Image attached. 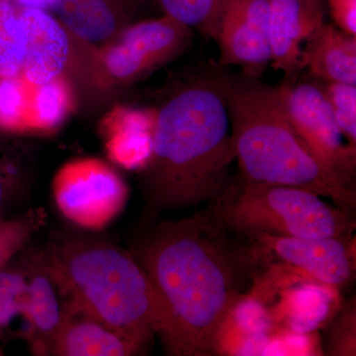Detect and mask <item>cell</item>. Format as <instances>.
<instances>
[{"label": "cell", "mask_w": 356, "mask_h": 356, "mask_svg": "<svg viewBox=\"0 0 356 356\" xmlns=\"http://www.w3.org/2000/svg\"><path fill=\"white\" fill-rule=\"evenodd\" d=\"M210 211L159 222L132 252L168 314L161 337L166 353L209 356L220 343L234 312L242 303L243 281L254 261L250 250L235 245Z\"/></svg>", "instance_id": "obj_1"}, {"label": "cell", "mask_w": 356, "mask_h": 356, "mask_svg": "<svg viewBox=\"0 0 356 356\" xmlns=\"http://www.w3.org/2000/svg\"><path fill=\"white\" fill-rule=\"evenodd\" d=\"M234 159L228 110L213 72L180 83L159 107L142 168L147 219L214 202L233 180Z\"/></svg>", "instance_id": "obj_2"}, {"label": "cell", "mask_w": 356, "mask_h": 356, "mask_svg": "<svg viewBox=\"0 0 356 356\" xmlns=\"http://www.w3.org/2000/svg\"><path fill=\"white\" fill-rule=\"evenodd\" d=\"M34 259L60 296L143 350L168 327L165 305L130 250L81 234L58 236Z\"/></svg>", "instance_id": "obj_3"}, {"label": "cell", "mask_w": 356, "mask_h": 356, "mask_svg": "<svg viewBox=\"0 0 356 356\" xmlns=\"http://www.w3.org/2000/svg\"><path fill=\"white\" fill-rule=\"evenodd\" d=\"M228 110L240 177L254 184L285 185L332 199L353 214L355 194L309 153L288 120L282 88L259 77L213 72Z\"/></svg>", "instance_id": "obj_4"}, {"label": "cell", "mask_w": 356, "mask_h": 356, "mask_svg": "<svg viewBox=\"0 0 356 356\" xmlns=\"http://www.w3.org/2000/svg\"><path fill=\"white\" fill-rule=\"evenodd\" d=\"M210 213L232 233L324 238L348 236L351 214L332 207L321 196L285 185L254 184L233 178L211 205Z\"/></svg>", "instance_id": "obj_5"}, {"label": "cell", "mask_w": 356, "mask_h": 356, "mask_svg": "<svg viewBox=\"0 0 356 356\" xmlns=\"http://www.w3.org/2000/svg\"><path fill=\"white\" fill-rule=\"evenodd\" d=\"M192 34L191 28L165 15L135 21L99 49L100 72L117 83H137L181 56Z\"/></svg>", "instance_id": "obj_6"}, {"label": "cell", "mask_w": 356, "mask_h": 356, "mask_svg": "<svg viewBox=\"0 0 356 356\" xmlns=\"http://www.w3.org/2000/svg\"><path fill=\"white\" fill-rule=\"evenodd\" d=\"M288 120L309 153L327 172L350 188L355 177V147L344 146L324 88L304 81L281 86Z\"/></svg>", "instance_id": "obj_7"}, {"label": "cell", "mask_w": 356, "mask_h": 356, "mask_svg": "<svg viewBox=\"0 0 356 356\" xmlns=\"http://www.w3.org/2000/svg\"><path fill=\"white\" fill-rule=\"evenodd\" d=\"M58 210L70 221L88 229H99L120 213L127 187L110 166L83 159L65 166L54 184Z\"/></svg>", "instance_id": "obj_8"}, {"label": "cell", "mask_w": 356, "mask_h": 356, "mask_svg": "<svg viewBox=\"0 0 356 356\" xmlns=\"http://www.w3.org/2000/svg\"><path fill=\"white\" fill-rule=\"evenodd\" d=\"M348 236L312 238L274 235L250 236L252 257L286 269L298 270L307 277L327 286L348 282L355 273V259Z\"/></svg>", "instance_id": "obj_9"}, {"label": "cell", "mask_w": 356, "mask_h": 356, "mask_svg": "<svg viewBox=\"0 0 356 356\" xmlns=\"http://www.w3.org/2000/svg\"><path fill=\"white\" fill-rule=\"evenodd\" d=\"M269 14V0H231L215 39L222 67L236 65L261 77L271 62Z\"/></svg>", "instance_id": "obj_10"}, {"label": "cell", "mask_w": 356, "mask_h": 356, "mask_svg": "<svg viewBox=\"0 0 356 356\" xmlns=\"http://www.w3.org/2000/svg\"><path fill=\"white\" fill-rule=\"evenodd\" d=\"M269 44L274 69L287 76L304 67L303 42H308L324 23L318 0H269Z\"/></svg>", "instance_id": "obj_11"}, {"label": "cell", "mask_w": 356, "mask_h": 356, "mask_svg": "<svg viewBox=\"0 0 356 356\" xmlns=\"http://www.w3.org/2000/svg\"><path fill=\"white\" fill-rule=\"evenodd\" d=\"M26 47L22 76L32 86L64 74L72 55V34L48 11L20 8Z\"/></svg>", "instance_id": "obj_12"}, {"label": "cell", "mask_w": 356, "mask_h": 356, "mask_svg": "<svg viewBox=\"0 0 356 356\" xmlns=\"http://www.w3.org/2000/svg\"><path fill=\"white\" fill-rule=\"evenodd\" d=\"M143 351L128 337L65 300L64 318L44 355L130 356Z\"/></svg>", "instance_id": "obj_13"}, {"label": "cell", "mask_w": 356, "mask_h": 356, "mask_svg": "<svg viewBox=\"0 0 356 356\" xmlns=\"http://www.w3.org/2000/svg\"><path fill=\"white\" fill-rule=\"evenodd\" d=\"M138 0H58L53 13L77 41L106 46L135 22Z\"/></svg>", "instance_id": "obj_14"}, {"label": "cell", "mask_w": 356, "mask_h": 356, "mask_svg": "<svg viewBox=\"0 0 356 356\" xmlns=\"http://www.w3.org/2000/svg\"><path fill=\"white\" fill-rule=\"evenodd\" d=\"M324 83L356 84V37L323 25L304 50V67Z\"/></svg>", "instance_id": "obj_15"}, {"label": "cell", "mask_w": 356, "mask_h": 356, "mask_svg": "<svg viewBox=\"0 0 356 356\" xmlns=\"http://www.w3.org/2000/svg\"><path fill=\"white\" fill-rule=\"evenodd\" d=\"M29 261V302L24 339L35 355H44L64 318L65 301H60L57 285L34 257H30Z\"/></svg>", "instance_id": "obj_16"}, {"label": "cell", "mask_w": 356, "mask_h": 356, "mask_svg": "<svg viewBox=\"0 0 356 356\" xmlns=\"http://www.w3.org/2000/svg\"><path fill=\"white\" fill-rule=\"evenodd\" d=\"M30 261L14 257L0 268V332L9 331L16 321H22L26 332V314L29 302Z\"/></svg>", "instance_id": "obj_17"}, {"label": "cell", "mask_w": 356, "mask_h": 356, "mask_svg": "<svg viewBox=\"0 0 356 356\" xmlns=\"http://www.w3.org/2000/svg\"><path fill=\"white\" fill-rule=\"evenodd\" d=\"M163 15L216 39L222 14L231 0H153Z\"/></svg>", "instance_id": "obj_18"}, {"label": "cell", "mask_w": 356, "mask_h": 356, "mask_svg": "<svg viewBox=\"0 0 356 356\" xmlns=\"http://www.w3.org/2000/svg\"><path fill=\"white\" fill-rule=\"evenodd\" d=\"M25 47L20 7L13 0H0V77L21 76Z\"/></svg>", "instance_id": "obj_19"}, {"label": "cell", "mask_w": 356, "mask_h": 356, "mask_svg": "<svg viewBox=\"0 0 356 356\" xmlns=\"http://www.w3.org/2000/svg\"><path fill=\"white\" fill-rule=\"evenodd\" d=\"M30 106V126L51 129L65 118L70 105V93L63 76L55 81L34 86Z\"/></svg>", "instance_id": "obj_20"}, {"label": "cell", "mask_w": 356, "mask_h": 356, "mask_svg": "<svg viewBox=\"0 0 356 356\" xmlns=\"http://www.w3.org/2000/svg\"><path fill=\"white\" fill-rule=\"evenodd\" d=\"M44 221L43 209H33L20 216L0 219V268L26 250Z\"/></svg>", "instance_id": "obj_21"}, {"label": "cell", "mask_w": 356, "mask_h": 356, "mask_svg": "<svg viewBox=\"0 0 356 356\" xmlns=\"http://www.w3.org/2000/svg\"><path fill=\"white\" fill-rule=\"evenodd\" d=\"M29 83L22 76L0 77V130L13 131L30 126L31 96Z\"/></svg>", "instance_id": "obj_22"}, {"label": "cell", "mask_w": 356, "mask_h": 356, "mask_svg": "<svg viewBox=\"0 0 356 356\" xmlns=\"http://www.w3.org/2000/svg\"><path fill=\"white\" fill-rule=\"evenodd\" d=\"M323 88L337 125L348 145L356 149V84L325 83Z\"/></svg>", "instance_id": "obj_23"}, {"label": "cell", "mask_w": 356, "mask_h": 356, "mask_svg": "<svg viewBox=\"0 0 356 356\" xmlns=\"http://www.w3.org/2000/svg\"><path fill=\"white\" fill-rule=\"evenodd\" d=\"M25 178L20 163L0 147V219L6 218L23 193Z\"/></svg>", "instance_id": "obj_24"}, {"label": "cell", "mask_w": 356, "mask_h": 356, "mask_svg": "<svg viewBox=\"0 0 356 356\" xmlns=\"http://www.w3.org/2000/svg\"><path fill=\"white\" fill-rule=\"evenodd\" d=\"M330 8L337 27L356 37V0H330Z\"/></svg>", "instance_id": "obj_25"}, {"label": "cell", "mask_w": 356, "mask_h": 356, "mask_svg": "<svg viewBox=\"0 0 356 356\" xmlns=\"http://www.w3.org/2000/svg\"><path fill=\"white\" fill-rule=\"evenodd\" d=\"M20 8L39 9V10L54 11L58 0H13Z\"/></svg>", "instance_id": "obj_26"}, {"label": "cell", "mask_w": 356, "mask_h": 356, "mask_svg": "<svg viewBox=\"0 0 356 356\" xmlns=\"http://www.w3.org/2000/svg\"><path fill=\"white\" fill-rule=\"evenodd\" d=\"M1 337H2V334H1V332H0V339H1ZM2 355V353H1V350H0V355Z\"/></svg>", "instance_id": "obj_27"}]
</instances>
